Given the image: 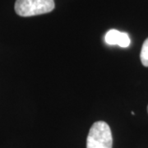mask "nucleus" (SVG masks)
Here are the masks:
<instances>
[{
  "mask_svg": "<svg viewBox=\"0 0 148 148\" xmlns=\"http://www.w3.org/2000/svg\"><path fill=\"white\" fill-rule=\"evenodd\" d=\"M106 42L110 45H119L122 48H127L130 45V37L125 32H121L115 29L110 30L105 36Z\"/></svg>",
  "mask_w": 148,
  "mask_h": 148,
  "instance_id": "7ed1b4c3",
  "label": "nucleus"
},
{
  "mask_svg": "<svg viewBox=\"0 0 148 148\" xmlns=\"http://www.w3.org/2000/svg\"><path fill=\"white\" fill-rule=\"evenodd\" d=\"M113 138L108 123L97 121L90 127L87 139L86 148H112Z\"/></svg>",
  "mask_w": 148,
  "mask_h": 148,
  "instance_id": "f257e3e1",
  "label": "nucleus"
},
{
  "mask_svg": "<svg viewBox=\"0 0 148 148\" xmlns=\"http://www.w3.org/2000/svg\"><path fill=\"white\" fill-rule=\"evenodd\" d=\"M147 112H148V106H147Z\"/></svg>",
  "mask_w": 148,
  "mask_h": 148,
  "instance_id": "39448f33",
  "label": "nucleus"
},
{
  "mask_svg": "<svg viewBox=\"0 0 148 148\" xmlns=\"http://www.w3.org/2000/svg\"><path fill=\"white\" fill-rule=\"evenodd\" d=\"M140 58L143 66L148 67V38L143 43L140 53Z\"/></svg>",
  "mask_w": 148,
  "mask_h": 148,
  "instance_id": "20e7f679",
  "label": "nucleus"
},
{
  "mask_svg": "<svg viewBox=\"0 0 148 148\" xmlns=\"http://www.w3.org/2000/svg\"><path fill=\"white\" fill-rule=\"evenodd\" d=\"M54 8V0H16L15 12L21 16L41 15L52 12Z\"/></svg>",
  "mask_w": 148,
  "mask_h": 148,
  "instance_id": "f03ea898",
  "label": "nucleus"
}]
</instances>
